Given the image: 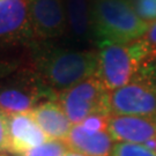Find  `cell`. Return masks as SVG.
I'll use <instances>...</instances> for the list:
<instances>
[{
	"instance_id": "cell-21",
	"label": "cell",
	"mask_w": 156,
	"mask_h": 156,
	"mask_svg": "<svg viewBox=\"0 0 156 156\" xmlns=\"http://www.w3.org/2000/svg\"><path fill=\"white\" fill-rule=\"evenodd\" d=\"M0 156H8V155L5 154V153H0Z\"/></svg>"
},
{
	"instance_id": "cell-5",
	"label": "cell",
	"mask_w": 156,
	"mask_h": 156,
	"mask_svg": "<svg viewBox=\"0 0 156 156\" xmlns=\"http://www.w3.org/2000/svg\"><path fill=\"white\" fill-rule=\"evenodd\" d=\"M58 95L45 86L33 68H24L0 82V109L7 115L29 113L46 100Z\"/></svg>"
},
{
	"instance_id": "cell-11",
	"label": "cell",
	"mask_w": 156,
	"mask_h": 156,
	"mask_svg": "<svg viewBox=\"0 0 156 156\" xmlns=\"http://www.w3.org/2000/svg\"><path fill=\"white\" fill-rule=\"evenodd\" d=\"M29 113L49 139L65 141L72 129L73 124L57 100L43 101Z\"/></svg>"
},
{
	"instance_id": "cell-15",
	"label": "cell",
	"mask_w": 156,
	"mask_h": 156,
	"mask_svg": "<svg viewBox=\"0 0 156 156\" xmlns=\"http://www.w3.org/2000/svg\"><path fill=\"white\" fill-rule=\"evenodd\" d=\"M110 156H156V154L144 145L117 142L113 145Z\"/></svg>"
},
{
	"instance_id": "cell-19",
	"label": "cell",
	"mask_w": 156,
	"mask_h": 156,
	"mask_svg": "<svg viewBox=\"0 0 156 156\" xmlns=\"http://www.w3.org/2000/svg\"><path fill=\"white\" fill-rule=\"evenodd\" d=\"M8 149V115L0 109V153Z\"/></svg>"
},
{
	"instance_id": "cell-16",
	"label": "cell",
	"mask_w": 156,
	"mask_h": 156,
	"mask_svg": "<svg viewBox=\"0 0 156 156\" xmlns=\"http://www.w3.org/2000/svg\"><path fill=\"white\" fill-rule=\"evenodd\" d=\"M134 11L141 20L148 23L156 21V0H131Z\"/></svg>"
},
{
	"instance_id": "cell-3",
	"label": "cell",
	"mask_w": 156,
	"mask_h": 156,
	"mask_svg": "<svg viewBox=\"0 0 156 156\" xmlns=\"http://www.w3.org/2000/svg\"><path fill=\"white\" fill-rule=\"evenodd\" d=\"M98 49L96 76L109 91L132 82L151 60L140 39L127 44L101 45Z\"/></svg>"
},
{
	"instance_id": "cell-10",
	"label": "cell",
	"mask_w": 156,
	"mask_h": 156,
	"mask_svg": "<svg viewBox=\"0 0 156 156\" xmlns=\"http://www.w3.org/2000/svg\"><path fill=\"white\" fill-rule=\"evenodd\" d=\"M48 140L30 113L8 115V153L22 155Z\"/></svg>"
},
{
	"instance_id": "cell-1",
	"label": "cell",
	"mask_w": 156,
	"mask_h": 156,
	"mask_svg": "<svg viewBox=\"0 0 156 156\" xmlns=\"http://www.w3.org/2000/svg\"><path fill=\"white\" fill-rule=\"evenodd\" d=\"M30 67L57 95L96 75L98 53L36 41L30 45Z\"/></svg>"
},
{
	"instance_id": "cell-12",
	"label": "cell",
	"mask_w": 156,
	"mask_h": 156,
	"mask_svg": "<svg viewBox=\"0 0 156 156\" xmlns=\"http://www.w3.org/2000/svg\"><path fill=\"white\" fill-rule=\"evenodd\" d=\"M69 149L86 156H110L113 140L108 131L88 133L80 125H73L67 139Z\"/></svg>"
},
{
	"instance_id": "cell-18",
	"label": "cell",
	"mask_w": 156,
	"mask_h": 156,
	"mask_svg": "<svg viewBox=\"0 0 156 156\" xmlns=\"http://www.w3.org/2000/svg\"><path fill=\"white\" fill-rule=\"evenodd\" d=\"M140 41L145 46L148 58L153 62H156V21L151 23L147 33L142 38H140Z\"/></svg>"
},
{
	"instance_id": "cell-8",
	"label": "cell",
	"mask_w": 156,
	"mask_h": 156,
	"mask_svg": "<svg viewBox=\"0 0 156 156\" xmlns=\"http://www.w3.org/2000/svg\"><path fill=\"white\" fill-rule=\"evenodd\" d=\"M28 5L36 41L51 42L66 34L64 0H28Z\"/></svg>"
},
{
	"instance_id": "cell-20",
	"label": "cell",
	"mask_w": 156,
	"mask_h": 156,
	"mask_svg": "<svg viewBox=\"0 0 156 156\" xmlns=\"http://www.w3.org/2000/svg\"><path fill=\"white\" fill-rule=\"evenodd\" d=\"M64 156H86V155H82V154H79V153H75V151H68V153H66Z\"/></svg>"
},
{
	"instance_id": "cell-13",
	"label": "cell",
	"mask_w": 156,
	"mask_h": 156,
	"mask_svg": "<svg viewBox=\"0 0 156 156\" xmlns=\"http://www.w3.org/2000/svg\"><path fill=\"white\" fill-rule=\"evenodd\" d=\"M67 33L76 42H93L91 0H64Z\"/></svg>"
},
{
	"instance_id": "cell-2",
	"label": "cell",
	"mask_w": 156,
	"mask_h": 156,
	"mask_svg": "<svg viewBox=\"0 0 156 156\" xmlns=\"http://www.w3.org/2000/svg\"><path fill=\"white\" fill-rule=\"evenodd\" d=\"M93 37L97 46L142 38L151 23L141 20L131 0H91Z\"/></svg>"
},
{
	"instance_id": "cell-14",
	"label": "cell",
	"mask_w": 156,
	"mask_h": 156,
	"mask_svg": "<svg viewBox=\"0 0 156 156\" xmlns=\"http://www.w3.org/2000/svg\"><path fill=\"white\" fill-rule=\"evenodd\" d=\"M68 151H71V149L66 141L49 139L44 144L19 156H64Z\"/></svg>"
},
{
	"instance_id": "cell-17",
	"label": "cell",
	"mask_w": 156,
	"mask_h": 156,
	"mask_svg": "<svg viewBox=\"0 0 156 156\" xmlns=\"http://www.w3.org/2000/svg\"><path fill=\"white\" fill-rule=\"evenodd\" d=\"M112 116V115H111ZM111 116L108 115H91L87 117L82 123L78 124L82 129H84L88 133H98L108 131V124Z\"/></svg>"
},
{
	"instance_id": "cell-7",
	"label": "cell",
	"mask_w": 156,
	"mask_h": 156,
	"mask_svg": "<svg viewBox=\"0 0 156 156\" xmlns=\"http://www.w3.org/2000/svg\"><path fill=\"white\" fill-rule=\"evenodd\" d=\"M36 42L28 0H0V46Z\"/></svg>"
},
{
	"instance_id": "cell-9",
	"label": "cell",
	"mask_w": 156,
	"mask_h": 156,
	"mask_svg": "<svg viewBox=\"0 0 156 156\" xmlns=\"http://www.w3.org/2000/svg\"><path fill=\"white\" fill-rule=\"evenodd\" d=\"M108 132L113 141L144 145L156 138V117L112 115Z\"/></svg>"
},
{
	"instance_id": "cell-4",
	"label": "cell",
	"mask_w": 156,
	"mask_h": 156,
	"mask_svg": "<svg viewBox=\"0 0 156 156\" xmlns=\"http://www.w3.org/2000/svg\"><path fill=\"white\" fill-rule=\"evenodd\" d=\"M109 102L111 115L156 117V62H147L132 82L110 91Z\"/></svg>"
},
{
	"instance_id": "cell-6",
	"label": "cell",
	"mask_w": 156,
	"mask_h": 156,
	"mask_svg": "<svg viewBox=\"0 0 156 156\" xmlns=\"http://www.w3.org/2000/svg\"><path fill=\"white\" fill-rule=\"evenodd\" d=\"M110 91L96 75L59 93L57 101L73 125L82 123L91 115L111 116Z\"/></svg>"
}]
</instances>
